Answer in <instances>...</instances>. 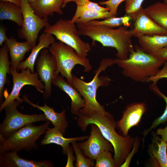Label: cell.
Listing matches in <instances>:
<instances>
[{
  "label": "cell",
  "mask_w": 167,
  "mask_h": 167,
  "mask_svg": "<svg viewBox=\"0 0 167 167\" xmlns=\"http://www.w3.org/2000/svg\"><path fill=\"white\" fill-rule=\"evenodd\" d=\"M77 116V125L83 132H85L87 126L91 124L98 126L104 137L112 144L117 167H120L132 149L135 138L130 135L124 136L117 133L114 117L107 111L104 113L96 111L79 113Z\"/></svg>",
  "instance_id": "6da1fadb"
},
{
  "label": "cell",
  "mask_w": 167,
  "mask_h": 167,
  "mask_svg": "<svg viewBox=\"0 0 167 167\" xmlns=\"http://www.w3.org/2000/svg\"><path fill=\"white\" fill-rule=\"evenodd\" d=\"M76 26L79 35L91 38L92 45L95 41H98L103 46L115 48L117 50L116 55L118 59H127L130 53L134 49L131 39L133 36L132 29L121 26L114 29L88 23H78Z\"/></svg>",
  "instance_id": "7a4b0ae2"
},
{
  "label": "cell",
  "mask_w": 167,
  "mask_h": 167,
  "mask_svg": "<svg viewBox=\"0 0 167 167\" xmlns=\"http://www.w3.org/2000/svg\"><path fill=\"white\" fill-rule=\"evenodd\" d=\"M114 64L122 68L125 77L137 82H148V79L160 71L165 62L145 52L140 46L135 45L134 49L125 60L114 59Z\"/></svg>",
  "instance_id": "3957f363"
},
{
  "label": "cell",
  "mask_w": 167,
  "mask_h": 167,
  "mask_svg": "<svg viewBox=\"0 0 167 167\" xmlns=\"http://www.w3.org/2000/svg\"><path fill=\"white\" fill-rule=\"evenodd\" d=\"M114 64V59L103 58L98 68L96 70L92 80L86 82L74 75H72V86L83 97L85 101L84 107L80 109L79 113L84 114L96 111L104 113L106 111L104 106L97 101L96 99L97 91L100 87L108 86L111 79L108 76H99L102 71H105L109 66Z\"/></svg>",
  "instance_id": "277c9868"
},
{
  "label": "cell",
  "mask_w": 167,
  "mask_h": 167,
  "mask_svg": "<svg viewBox=\"0 0 167 167\" xmlns=\"http://www.w3.org/2000/svg\"><path fill=\"white\" fill-rule=\"evenodd\" d=\"M50 122L47 121L37 126L33 123L28 124L6 138L0 134V154L8 151L29 152L37 149L38 146L36 141L45 133Z\"/></svg>",
  "instance_id": "5b68a950"
},
{
  "label": "cell",
  "mask_w": 167,
  "mask_h": 167,
  "mask_svg": "<svg viewBox=\"0 0 167 167\" xmlns=\"http://www.w3.org/2000/svg\"><path fill=\"white\" fill-rule=\"evenodd\" d=\"M49 49L56 62L57 67L54 76L60 73L71 85L73 78L71 72L75 65L79 64L83 66L84 71L86 72H89L92 68L88 58H81L73 48L61 42H54Z\"/></svg>",
  "instance_id": "8992f818"
},
{
  "label": "cell",
  "mask_w": 167,
  "mask_h": 167,
  "mask_svg": "<svg viewBox=\"0 0 167 167\" xmlns=\"http://www.w3.org/2000/svg\"><path fill=\"white\" fill-rule=\"evenodd\" d=\"M75 24L71 19H60L53 25L45 26L44 32L54 35L57 40L73 48L80 57L86 58L91 47L80 37Z\"/></svg>",
  "instance_id": "52a82bcc"
},
{
  "label": "cell",
  "mask_w": 167,
  "mask_h": 167,
  "mask_svg": "<svg viewBox=\"0 0 167 167\" xmlns=\"http://www.w3.org/2000/svg\"><path fill=\"white\" fill-rule=\"evenodd\" d=\"M20 104L15 100L4 108L5 117L0 124V134L5 138L28 124L49 121L44 113L25 114L20 113L17 109Z\"/></svg>",
  "instance_id": "ba28073f"
},
{
  "label": "cell",
  "mask_w": 167,
  "mask_h": 167,
  "mask_svg": "<svg viewBox=\"0 0 167 167\" xmlns=\"http://www.w3.org/2000/svg\"><path fill=\"white\" fill-rule=\"evenodd\" d=\"M21 72L10 69L13 77V86L11 92L5 97V101L1 105L0 112L7 105L17 100L21 103L24 101L19 97V93L23 87L27 85L33 86L38 91L43 93L45 88L43 83L38 79L37 72L32 73L28 68L21 69Z\"/></svg>",
  "instance_id": "9c48e42d"
},
{
  "label": "cell",
  "mask_w": 167,
  "mask_h": 167,
  "mask_svg": "<svg viewBox=\"0 0 167 167\" xmlns=\"http://www.w3.org/2000/svg\"><path fill=\"white\" fill-rule=\"evenodd\" d=\"M20 6L23 22L21 28L18 31V36L26 39L34 48L40 31L49 24V19L41 18L36 15L28 0H21Z\"/></svg>",
  "instance_id": "30bf717a"
},
{
  "label": "cell",
  "mask_w": 167,
  "mask_h": 167,
  "mask_svg": "<svg viewBox=\"0 0 167 167\" xmlns=\"http://www.w3.org/2000/svg\"><path fill=\"white\" fill-rule=\"evenodd\" d=\"M91 134L86 141L78 143L84 155L94 161L102 151L114 152L112 144L103 136L98 126L95 124L90 125Z\"/></svg>",
  "instance_id": "8fae6325"
},
{
  "label": "cell",
  "mask_w": 167,
  "mask_h": 167,
  "mask_svg": "<svg viewBox=\"0 0 167 167\" xmlns=\"http://www.w3.org/2000/svg\"><path fill=\"white\" fill-rule=\"evenodd\" d=\"M46 48L43 49L36 62L39 77L45 85L43 97L45 99L49 97L51 94L52 81L57 67L55 57Z\"/></svg>",
  "instance_id": "7c38bea8"
},
{
  "label": "cell",
  "mask_w": 167,
  "mask_h": 167,
  "mask_svg": "<svg viewBox=\"0 0 167 167\" xmlns=\"http://www.w3.org/2000/svg\"><path fill=\"white\" fill-rule=\"evenodd\" d=\"M147 110L146 105L143 102H133L127 105L121 119L116 122L117 127L122 135L127 136L131 128L138 126Z\"/></svg>",
  "instance_id": "4fadbf2b"
},
{
  "label": "cell",
  "mask_w": 167,
  "mask_h": 167,
  "mask_svg": "<svg viewBox=\"0 0 167 167\" xmlns=\"http://www.w3.org/2000/svg\"><path fill=\"white\" fill-rule=\"evenodd\" d=\"M131 16L135 20L132 29L133 36L137 38L143 35H167V30L155 22L142 7Z\"/></svg>",
  "instance_id": "5bb4252c"
},
{
  "label": "cell",
  "mask_w": 167,
  "mask_h": 167,
  "mask_svg": "<svg viewBox=\"0 0 167 167\" xmlns=\"http://www.w3.org/2000/svg\"><path fill=\"white\" fill-rule=\"evenodd\" d=\"M17 152L8 151L0 154V167H53L49 160L35 161L19 157Z\"/></svg>",
  "instance_id": "9a60e30c"
},
{
  "label": "cell",
  "mask_w": 167,
  "mask_h": 167,
  "mask_svg": "<svg viewBox=\"0 0 167 167\" xmlns=\"http://www.w3.org/2000/svg\"><path fill=\"white\" fill-rule=\"evenodd\" d=\"M52 84L65 92L71 100V112L73 115H77L79 110L84 107L85 101L79 92L72 85L66 81L62 76L55 75L53 78Z\"/></svg>",
  "instance_id": "2e32d148"
},
{
  "label": "cell",
  "mask_w": 167,
  "mask_h": 167,
  "mask_svg": "<svg viewBox=\"0 0 167 167\" xmlns=\"http://www.w3.org/2000/svg\"><path fill=\"white\" fill-rule=\"evenodd\" d=\"M152 142L148 146V153L154 166L167 167V143L152 132Z\"/></svg>",
  "instance_id": "e0dca14e"
},
{
  "label": "cell",
  "mask_w": 167,
  "mask_h": 167,
  "mask_svg": "<svg viewBox=\"0 0 167 167\" xmlns=\"http://www.w3.org/2000/svg\"><path fill=\"white\" fill-rule=\"evenodd\" d=\"M23 99L24 101L31 106L42 111L48 120L52 123L54 126L58 128L63 135L65 134L66 130L68 126V123L66 117V109L58 113L53 108L48 106L46 104H45L43 106H41L33 103L25 94L23 96Z\"/></svg>",
  "instance_id": "ac0fdd59"
},
{
  "label": "cell",
  "mask_w": 167,
  "mask_h": 167,
  "mask_svg": "<svg viewBox=\"0 0 167 167\" xmlns=\"http://www.w3.org/2000/svg\"><path fill=\"white\" fill-rule=\"evenodd\" d=\"M4 43L8 48L11 58L10 69L17 71L19 64L24 58L25 54L33 48L28 41L18 42L13 37L8 38Z\"/></svg>",
  "instance_id": "d6986e66"
},
{
  "label": "cell",
  "mask_w": 167,
  "mask_h": 167,
  "mask_svg": "<svg viewBox=\"0 0 167 167\" xmlns=\"http://www.w3.org/2000/svg\"><path fill=\"white\" fill-rule=\"evenodd\" d=\"M63 134L57 127H54L52 128L49 127L45 133L43 139L41 142V145L54 143L62 147V153L66 155L67 154V148L70 143L74 141H83L87 139L89 135H84L81 136L71 138H65Z\"/></svg>",
  "instance_id": "ffe728a7"
},
{
  "label": "cell",
  "mask_w": 167,
  "mask_h": 167,
  "mask_svg": "<svg viewBox=\"0 0 167 167\" xmlns=\"http://www.w3.org/2000/svg\"><path fill=\"white\" fill-rule=\"evenodd\" d=\"M54 42L55 39L53 35L44 32L42 33L39 36L38 44L31 50V53L25 61L19 63L17 71L28 68L32 73H34V65L39 53L43 49L49 48V46Z\"/></svg>",
  "instance_id": "44dd1931"
},
{
  "label": "cell",
  "mask_w": 167,
  "mask_h": 167,
  "mask_svg": "<svg viewBox=\"0 0 167 167\" xmlns=\"http://www.w3.org/2000/svg\"><path fill=\"white\" fill-rule=\"evenodd\" d=\"M64 0H36L30 3L35 14L41 18H47L56 12L62 15L61 9Z\"/></svg>",
  "instance_id": "7402d4cb"
},
{
  "label": "cell",
  "mask_w": 167,
  "mask_h": 167,
  "mask_svg": "<svg viewBox=\"0 0 167 167\" xmlns=\"http://www.w3.org/2000/svg\"><path fill=\"white\" fill-rule=\"evenodd\" d=\"M137 38L141 47L145 52L152 55L167 47V35H143Z\"/></svg>",
  "instance_id": "603a6c76"
},
{
  "label": "cell",
  "mask_w": 167,
  "mask_h": 167,
  "mask_svg": "<svg viewBox=\"0 0 167 167\" xmlns=\"http://www.w3.org/2000/svg\"><path fill=\"white\" fill-rule=\"evenodd\" d=\"M0 19L11 20L22 28L23 18L21 6L9 2L1 1Z\"/></svg>",
  "instance_id": "cb8c5ba5"
},
{
  "label": "cell",
  "mask_w": 167,
  "mask_h": 167,
  "mask_svg": "<svg viewBox=\"0 0 167 167\" xmlns=\"http://www.w3.org/2000/svg\"><path fill=\"white\" fill-rule=\"evenodd\" d=\"M8 48L4 44L0 49V102L1 105L3 102L4 97V87L8 82L7 75L10 73L11 64L9 59Z\"/></svg>",
  "instance_id": "d4e9b609"
},
{
  "label": "cell",
  "mask_w": 167,
  "mask_h": 167,
  "mask_svg": "<svg viewBox=\"0 0 167 167\" xmlns=\"http://www.w3.org/2000/svg\"><path fill=\"white\" fill-rule=\"evenodd\" d=\"M144 10L155 22L167 30V4L157 2L148 6Z\"/></svg>",
  "instance_id": "484cf974"
},
{
  "label": "cell",
  "mask_w": 167,
  "mask_h": 167,
  "mask_svg": "<svg viewBox=\"0 0 167 167\" xmlns=\"http://www.w3.org/2000/svg\"><path fill=\"white\" fill-rule=\"evenodd\" d=\"M113 17L109 11L105 12L90 9H76L71 19L72 23H86L96 19H106Z\"/></svg>",
  "instance_id": "4316f807"
},
{
  "label": "cell",
  "mask_w": 167,
  "mask_h": 167,
  "mask_svg": "<svg viewBox=\"0 0 167 167\" xmlns=\"http://www.w3.org/2000/svg\"><path fill=\"white\" fill-rule=\"evenodd\" d=\"M132 18L131 15H128L119 17H112L101 21L92 20L88 23L92 25H102L111 28L122 25L129 27L131 25L130 22Z\"/></svg>",
  "instance_id": "83f0119b"
},
{
  "label": "cell",
  "mask_w": 167,
  "mask_h": 167,
  "mask_svg": "<svg viewBox=\"0 0 167 167\" xmlns=\"http://www.w3.org/2000/svg\"><path fill=\"white\" fill-rule=\"evenodd\" d=\"M150 88L160 97L163 98L166 103V106L163 114L160 117L156 119L152 122L150 126L145 130L141 134L143 135V141L145 137L149 132L153 129L157 127L161 124H164L167 121V97L163 94L159 90L156 84H152L150 86Z\"/></svg>",
  "instance_id": "f1b7e54d"
},
{
  "label": "cell",
  "mask_w": 167,
  "mask_h": 167,
  "mask_svg": "<svg viewBox=\"0 0 167 167\" xmlns=\"http://www.w3.org/2000/svg\"><path fill=\"white\" fill-rule=\"evenodd\" d=\"M76 156V161L74 165L75 167H92L95 166L94 161L86 157L81 148L79 147L76 141L71 143Z\"/></svg>",
  "instance_id": "f546056e"
},
{
  "label": "cell",
  "mask_w": 167,
  "mask_h": 167,
  "mask_svg": "<svg viewBox=\"0 0 167 167\" xmlns=\"http://www.w3.org/2000/svg\"><path fill=\"white\" fill-rule=\"evenodd\" d=\"M95 160V167H117L116 161L111 152L107 150H104L101 152Z\"/></svg>",
  "instance_id": "4dcf8cb0"
},
{
  "label": "cell",
  "mask_w": 167,
  "mask_h": 167,
  "mask_svg": "<svg viewBox=\"0 0 167 167\" xmlns=\"http://www.w3.org/2000/svg\"><path fill=\"white\" fill-rule=\"evenodd\" d=\"M75 2L77 5L76 9H90L103 12L109 11L106 7H102L89 0H76Z\"/></svg>",
  "instance_id": "1f68e13d"
},
{
  "label": "cell",
  "mask_w": 167,
  "mask_h": 167,
  "mask_svg": "<svg viewBox=\"0 0 167 167\" xmlns=\"http://www.w3.org/2000/svg\"><path fill=\"white\" fill-rule=\"evenodd\" d=\"M144 0H127L126 1L125 10L126 13L131 16L136 13L142 7Z\"/></svg>",
  "instance_id": "d6a6232c"
},
{
  "label": "cell",
  "mask_w": 167,
  "mask_h": 167,
  "mask_svg": "<svg viewBox=\"0 0 167 167\" xmlns=\"http://www.w3.org/2000/svg\"><path fill=\"white\" fill-rule=\"evenodd\" d=\"M127 0H108L106 1L100 2L99 4L105 5L106 7L113 17L117 14V11L118 6L122 2Z\"/></svg>",
  "instance_id": "836d02e7"
},
{
  "label": "cell",
  "mask_w": 167,
  "mask_h": 167,
  "mask_svg": "<svg viewBox=\"0 0 167 167\" xmlns=\"http://www.w3.org/2000/svg\"><path fill=\"white\" fill-rule=\"evenodd\" d=\"M164 64L162 69L160 70L155 75L149 78L148 82H152L153 84H156L159 79L163 78H167V62H165Z\"/></svg>",
  "instance_id": "e575fe53"
},
{
  "label": "cell",
  "mask_w": 167,
  "mask_h": 167,
  "mask_svg": "<svg viewBox=\"0 0 167 167\" xmlns=\"http://www.w3.org/2000/svg\"><path fill=\"white\" fill-rule=\"evenodd\" d=\"M139 140L138 138L135 139L133 148L127 157L124 163L120 167L129 166L132 157L138 150L139 146Z\"/></svg>",
  "instance_id": "d590c367"
},
{
  "label": "cell",
  "mask_w": 167,
  "mask_h": 167,
  "mask_svg": "<svg viewBox=\"0 0 167 167\" xmlns=\"http://www.w3.org/2000/svg\"><path fill=\"white\" fill-rule=\"evenodd\" d=\"M73 150L72 147L70 145L68 147L67 150V159L66 167H74V163L76 160V158L73 155Z\"/></svg>",
  "instance_id": "8d00e7d4"
},
{
  "label": "cell",
  "mask_w": 167,
  "mask_h": 167,
  "mask_svg": "<svg viewBox=\"0 0 167 167\" xmlns=\"http://www.w3.org/2000/svg\"><path fill=\"white\" fill-rule=\"evenodd\" d=\"M153 55L160 60L167 61V47L159 50Z\"/></svg>",
  "instance_id": "74e56055"
},
{
  "label": "cell",
  "mask_w": 167,
  "mask_h": 167,
  "mask_svg": "<svg viewBox=\"0 0 167 167\" xmlns=\"http://www.w3.org/2000/svg\"><path fill=\"white\" fill-rule=\"evenodd\" d=\"M6 29L4 26L0 27V45L2 46L3 42H5L8 38L6 35Z\"/></svg>",
  "instance_id": "f35d334b"
},
{
  "label": "cell",
  "mask_w": 167,
  "mask_h": 167,
  "mask_svg": "<svg viewBox=\"0 0 167 167\" xmlns=\"http://www.w3.org/2000/svg\"><path fill=\"white\" fill-rule=\"evenodd\" d=\"M156 133L158 135L161 136V138L167 143V125L164 128L158 129Z\"/></svg>",
  "instance_id": "ab89813d"
},
{
  "label": "cell",
  "mask_w": 167,
  "mask_h": 167,
  "mask_svg": "<svg viewBox=\"0 0 167 167\" xmlns=\"http://www.w3.org/2000/svg\"><path fill=\"white\" fill-rule=\"evenodd\" d=\"M0 1L9 2L15 4L19 6H21V0H0Z\"/></svg>",
  "instance_id": "60d3db41"
},
{
  "label": "cell",
  "mask_w": 167,
  "mask_h": 167,
  "mask_svg": "<svg viewBox=\"0 0 167 167\" xmlns=\"http://www.w3.org/2000/svg\"><path fill=\"white\" fill-rule=\"evenodd\" d=\"M76 0H64V2L62 6V8H64L66 6L67 3L71 2H75Z\"/></svg>",
  "instance_id": "b9f144b4"
},
{
  "label": "cell",
  "mask_w": 167,
  "mask_h": 167,
  "mask_svg": "<svg viewBox=\"0 0 167 167\" xmlns=\"http://www.w3.org/2000/svg\"><path fill=\"white\" fill-rule=\"evenodd\" d=\"M36 0H28V1L30 3L33 2L35 1Z\"/></svg>",
  "instance_id": "7bdbcfd3"
},
{
  "label": "cell",
  "mask_w": 167,
  "mask_h": 167,
  "mask_svg": "<svg viewBox=\"0 0 167 167\" xmlns=\"http://www.w3.org/2000/svg\"><path fill=\"white\" fill-rule=\"evenodd\" d=\"M164 2L167 4V0H164Z\"/></svg>",
  "instance_id": "ee69618b"
},
{
  "label": "cell",
  "mask_w": 167,
  "mask_h": 167,
  "mask_svg": "<svg viewBox=\"0 0 167 167\" xmlns=\"http://www.w3.org/2000/svg\"></svg>",
  "instance_id": "f6af8a7d"
}]
</instances>
